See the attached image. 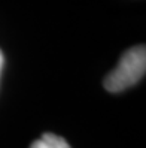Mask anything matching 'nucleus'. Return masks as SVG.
I'll return each instance as SVG.
<instances>
[{
	"label": "nucleus",
	"instance_id": "f03ea898",
	"mask_svg": "<svg viewBox=\"0 0 146 148\" xmlns=\"http://www.w3.org/2000/svg\"><path fill=\"white\" fill-rule=\"evenodd\" d=\"M30 148H70V145L64 138L46 132L40 136V139L34 141Z\"/></svg>",
	"mask_w": 146,
	"mask_h": 148
},
{
	"label": "nucleus",
	"instance_id": "7ed1b4c3",
	"mask_svg": "<svg viewBox=\"0 0 146 148\" xmlns=\"http://www.w3.org/2000/svg\"><path fill=\"white\" fill-rule=\"evenodd\" d=\"M3 62H5V58H3V53L0 51V73H2V67H3Z\"/></svg>",
	"mask_w": 146,
	"mask_h": 148
},
{
	"label": "nucleus",
	"instance_id": "f257e3e1",
	"mask_svg": "<svg viewBox=\"0 0 146 148\" xmlns=\"http://www.w3.org/2000/svg\"><path fill=\"white\" fill-rule=\"evenodd\" d=\"M146 69V49L145 45H137L134 48L127 49L122 54L121 60L110 72L106 79H105V87L110 93H119L128 87L134 85L139 82Z\"/></svg>",
	"mask_w": 146,
	"mask_h": 148
}]
</instances>
